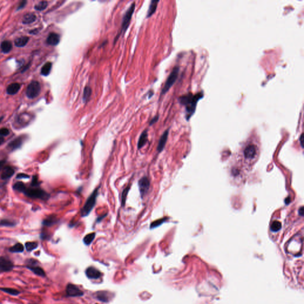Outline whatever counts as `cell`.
<instances>
[{"mask_svg": "<svg viewBox=\"0 0 304 304\" xmlns=\"http://www.w3.org/2000/svg\"><path fill=\"white\" fill-rule=\"evenodd\" d=\"M41 90V85L37 81L32 82L26 89V95L30 99L36 98L40 94Z\"/></svg>", "mask_w": 304, "mask_h": 304, "instance_id": "obj_6", "label": "cell"}, {"mask_svg": "<svg viewBox=\"0 0 304 304\" xmlns=\"http://www.w3.org/2000/svg\"><path fill=\"white\" fill-rule=\"evenodd\" d=\"M47 7H48V2L47 1H41L35 6V8L36 10L42 11V10H44Z\"/></svg>", "mask_w": 304, "mask_h": 304, "instance_id": "obj_34", "label": "cell"}, {"mask_svg": "<svg viewBox=\"0 0 304 304\" xmlns=\"http://www.w3.org/2000/svg\"><path fill=\"white\" fill-rule=\"evenodd\" d=\"M66 294L67 296L71 297H82L83 295V292L79 287L73 284H68L66 288Z\"/></svg>", "mask_w": 304, "mask_h": 304, "instance_id": "obj_9", "label": "cell"}, {"mask_svg": "<svg viewBox=\"0 0 304 304\" xmlns=\"http://www.w3.org/2000/svg\"><path fill=\"white\" fill-rule=\"evenodd\" d=\"M39 184V183L38 182V178L37 176H34L32 179V185L33 187H37V186H38Z\"/></svg>", "mask_w": 304, "mask_h": 304, "instance_id": "obj_38", "label": "cell"}, {"mask_svg": "<svg viewBox=\"0 0 304 304\" xmlns=\"http://www.w3.org/2000/svg\"><path fill=\"white\" fill-rule=\"evenodd\" d=\"M300 142H301V146L303 148L304 147V144H303V142H304V134H302L301 136V137H300Z\"/></svg>", "mask_w": 304, "mask_h": 304, "instance_id": "obj_42", "label": "cell"}, {"mask_svg": "<svg viewBox=\"0 0 304 304\" xmlns=\"http://www.w3.org/2000/svg\"><path fill=\"white\" fill-rule=\"evenodd\" d=\"M148 141V130H146L143 131V133L141 134V135L140 136V138L138 141V144H137L138 149H140L142 148H143L145 146V145L147 143Z\"/></svg>", "mask_w": 304, "mask_h": 304, "instance_id": "obj_16", "label": "cell"}, {"mask_svg": "<svg viewBox=\"0 0 304 304\" xmlns=\"http://www.w3.org/2000/svg\"><path fill=\"white\" fill-rule=\"evenodd\" d=\"M87 277L91 279H98L101 277L102 273L95 267H89L86 270Z\"/></svg>", "mask_w": 304, "mask_h": 304, "instance_id": "obj_11", "label": "cell"}, {"mask_svg": "<svg viewBox=\"0 0 304 304\" xmlns=\"http://www.w3.org/2000/svg\"><path fill=\"white\" fill-rule=\"evenodd\" d=\"M24 251V246L20 243H17L10 248L11 253H22Z\"/></svg>", "mask_w": 304, "mask_h": 304, "instance_id": "obj_29", "label": "cell"}, {"mask_svg": "<svg viewBox=\"0 0 304 304\" xmlns=\"http://www.w3.org/2000/svg\"><path fill=\"white\" fill-rule=\"evenodd\" d=\"M29 38L27 36H22L15 40V45L16 47L21 48L24 47L28 42Z\"/></svg>", "mask_w": 304, "mask_h": 304, "instance_id": "obj_23", "label": "cell"}, {"mask_svg": "<svg viewBox=\"0 0 304 304\" xmlns=\"http://www.w3.org/2000/svg\"><path fill=\"white\" fill-rule=\"evenodd\" d=\"M21 88V85L18 83H14L10 85L7 88V92L8 95H14L19 92Z\"/></svg>", "mask_w": 304, "mask_h": 304, "instance_id": "obj_19", "label": "cell"}, {"mask_svg": "<svg viewBox=\"0 0 304 304\" xmlns=\"http://www.w3.org/2000/svg\"><path fill=\"white\" fill-rule=\"evenodd\" d=\"M35 261V260H33V259L29 260V261L28 262L29 264L27 265V268L29 269H30L32 272H33L37 276H41V277L45 276V271L44 270V269L36 264L37 261L36 260H35V261Z\"/></svg>", "mask_w": 304, "mask_h": 304, "instance_id": "obj_8", "label": "cell"}, {"mask_svg": "<svg viewBox=\"0 0 304 304\" xmlns=\"http://www.w3.org/2000/svg\"><path fill=\"white\" fill-rule=\"evenodd\" d=\"M13 188L16 191H19V192H22V193H24V191L27 189L26 186H25V185L23 182H16L14 185Z\"/></svg>", "mask_w": 304, "mask_h": 304, "instance_id": "obj_31", "label": "cell"}, {"mask_svg": "<svg viewBox=\"0 0 304 304\" xmlns=\"http://www.w3.org/2000/svg\"><path fill=\"white\" fill-rule=\"evenodd\" d=\"M299 213H300V214H301V216H303V215H304V207H301V208L300 209V210H299Z\"/></svg>", "mask_w": 304, "mask_h": 304, "instance_id": "obj_43", "label": "cell"}, {"mask_svg": "<svg viewBox=\"0 0 304 304\" xmlns=\"http://www.w3.org/2000/svg\"><path fill=\"white\" fill-rule=\"evenodd\" d=\"M13 48L12 44L9 41H4L1 44V50L3 53H7L11 51Z\"/></svg>", "mask_w": 304, "mask_h": 304, "instance_id": "obj_21", "label": "cell"}, {"mask_svg": "<svg viewBox=\"0 0 304 304\" xmlns=\"http://www.w3.org/2000/svg\"><path fill=\"white\" fill-rule=\"evenodd\" d=\"M26 3H27V1H22V2L20 3V4L19 5L18 7H17V10H20V9L23 8L25 6V5H26Z\"/></svg>", "mask_w": 304, "mask_h": 304, "instance_id": "obj_41", "label": "cell"}, {"mask_svg": "<svg viewBox=\"0 0 304 304\" xmlns=\"http://www.w3.org/2000/svg\"><path fill=\"white\" fill-rule=\"evenodd\" d=\"M135 6H136L135 3L133 2L130 5V7L128 8L127 11L125 12V13L123 17V19H122L121 32L119 33V35L117 36V39H118L119 36L120 35H121V34H122V33L124 34L127 31L128 27H129L133 14L134 10H135Z\"/></svg>", "mask_w": 304, "mask_h": 304, "instance_id": "obj_4", "label": "cell"}, {"mask_svg": "<svg viewBox=\"0 0 304 304\" xmlns=\"http://www.w3.org/2000/svg\"><path fill=\"white\" fill-rule=\"evenodd\" d=\"M51 68H52V63L50 62H48L45 63L41 68V74L44 76H47L50 74Z\"/></svg>", "mask_w": 304, "mask_h": 304, "instance_id": "obj_25", "label": "cell"}, {"mask_svg": "<svg viewBox=\"0 0 304 304\" xmlns=\"http://www.w3.org/2000/svg\"><path fill=\"white\" fill-rule=\"evenodd\" d=\"M5 162V160H0V171H1V169L2 168L3 166L4 165Z\"/></svg>", "mask_w": 304, "mask_h": 304, "instance_id": "obj_44", "label": "cell"}, {"mask_svg": "<svg viewBox=\"0 0 304 304\" xmlns=\"http://www.w3.org/2000/svg\"><path fill=\"white\" fill-rule=\"evenodd\" d=\"M14 268V264L12 261L4 257H0V271L7 272L12 270Z\"/></svg>", "mask_w": 304, "mask_h": 304, "instance_id": "obj_10", "label": "cell"}, {"mask_svg": "<svg viewBox=\"0 0 304 304\" xmlns=\"http://www.w3.org/2000/svg\"><path fill=\"white\" fill-rule=\"evenodd\" d=\"M99 187H97L96 189H95L92 193L90 194V196L86 200V202L81 210L82 217L87 216L90 213L92 210L94 208L96 204L98 196L99 194Z\"/></svg>", "mask_w": 304, "mask_h": 304, "instance_id": "obj_2", "label": "cell"}, {"mask_svg": "<svg viewBox=\"0 0 304 304\" xmlns=\"http://www.w3.org/2000/svg\"><path fill=\"white\" fill-rule=\"evenodd\" d=\"M4 142V139L2 137L0 136V145L3 144Z\"/></svg>", "mask_w": 304, "mask_h": 304, "instance_id": "obj_45", "label": "cell"}, {"mask_svg": "<svg viewBox=\"0 0 304 304\" xmlns=\"http://www.w3.org/2000/svg\"><path fill=\"white\" fill-rule=\"evenodd\" d=\"M167 219H168L167 217H164V218H162V219H159V220L153 222L151 224L150 228L151 229H154V228H156L160 226L167 220Z\"/></svg>", "mask_w": 304, "mask_h": 304, "instance_id": "obj_32", "label": "cell"}, {"mask_svg": "<svg viewBox=\"0 0 304 304\" xmlns=\"http://www.w3.org/2000/svg\"><path fill=\"white\" fill-rule=\"evenodd\" d=\"M29 178V176L26 174H23V173H21V174H18L17 176H16V178L17 179H26V178Z\"/></svg>", "mask_w": 304, "mask_h": 304, "instance_id": "obj_39", "label": "cell"}, {"mask_svg": "<svg viewBox=\"0 0 304 304\" xmlns=\"http://www.w3.org/2000/svg\"><path fill=\"white\" fill-rule=\"evenodd\" d=\"M92 93V90L89 86H86L83 90V101L86 103L89 101Z\"/></svg>", "mask_w": 304, "mask_h": 304, "instance_id": "obj_24", "label": "cell"}, {"mask_svg": "<svg viewBox=\"0 0 304 304\" xmlns=\"http://www.w3.org/2000/svg\"><path fill=\"white\" fill-rule=\"evenodd\" d=\"M139 188L142 198H143L149 191L151 183L150 180L147 176H143L139 179L138 182Z\"/></svg>", "mask_w": 304, "mask_h": 304, "instance_id": "obj_7", "label": "cell"}, {"mask_svg": "<svg viewBox=\"0 0 304 304\" xmlns=\"http://www.w3.org/2000/svg\"><path fill=\"white\" fill-rule=\"evenodd\" d=\"M282 228V224L279 221H274L273 222L271 226V230L273 232H277Z\"/></svg>", "mask_w": 304, "mask_h": 304, "instance_id": "obj_35", "label": "cell"}, {"mask_svg": "<svg viewBox=\"0 0 304 304\" xmlns=\"http://www.w3.org/2000/svg\"><path fill=\"white\" fill-rule=\"evenodd\" d=\"M14 174V170L10 166H5L1 174V178L2 179H7L11 178Z\"/></svg>", "mask_w": 304, "mask_h": 304, "instance_id": "obj_17", "label": "cell"}, {"mask_svg": "<svg viewBox=\"0 0 304 304\" xmlns=\"http://www.w3.org/2000/svg\"><path fill=\"white\" fill-rule=\"evenodd\" d=\"M36 20V15L34 14V13H27L26 14L24 17H23V23L24 24H31L32 23H33L34 22H35V20Z\"/></svg>", "mask_w": 304, "mask_h": 304, "instance_id": "obj_20", "label": "cell"}, {"mask_svg": "<svg viewBox=\"0 0 304 304\" xmlns=\"http://www.w3.org/2000/svg\"><path fill=\"white\" fill-rule=\"evenodd\" d=\"M38 244L36 242H27L25 244L26 249L27 251H32L37 248Z\"/></svg>", "mask_w": 304, "mask_h": 304, "instance_id": "obj_33", "label": "cell"}, {"mask_svg": "<svg viewBox=\"0 0 304 304\" xmlns=\"http://www.w3.org/2000/svg\"><path fill=\"white\" fill-rule=\"evenodd\" d=\"M179 72V67L176 66L173 68L171 73L168 77L163 89H162L161 95H164L165 94H166L169 90V89L172 87V86L176 82V81L178 79Z\"/></svg>", "mask_w": 304, "mask_h": 304, "instance_id": "obj_3", "label": "cell"}, {"mask_svg": "<svg viewBox=\"0 0 304 304\" xmlns=\"http://www.w3.org/2000/svg\"><path fill=\"white\" fill-rule=\"evenodd\" d=\"M158 119H159V115H156V116H155L154 118H152V119H151V121H150V123H149L150 125H152L153 124H154V123H156V122L158 121Z\"/></svg>", "mask_w": 304, "mask_h": 304, "instance_id": "obj_40", "label": "cell"}, {"mask_svg": "<svg viewBox=\"0 0 304 304\" xmlns=\"http://www.w3.org/2000/svg\"><path fill=\"white\" fill-rule=\"evenodd\" d=\"M159 0H152L151 1L149 10H148V11L147 13V17H151L152 15L156 12L157 7V4L159 3Z\"/></svg>", "mask_w": 304, "mask_h": 304, "instance_id": "obj_22", "label": "cell"}, {"mask_svg": "<svg viewBox=\"0 0 304 304\" xmlns=\"http://www.w3.org/2000/svg\"><path fill=\"white\" fill-rule=\"evenodd\" d=\"M10 134V131L7 128H2L0 129V136H7Z\"/></svg>", "mask_w": 304, "mask_h": 304, "instance_id": "obj_37", "label": "cell"}, {"mask_svg": "<svg viewBox=\"0 0 304 304\" xmlns=\"http://www.w3.org/2000/svg\"><path fill=\"white\" fill-rule=\"evenodd\" d=\"M96 298L101 301L102 302H104V303H106V302H109L111 298H112V295H111V294H110L109 292H107V291H100V292H98L96 293Z\"/></svg>", "mask_w": 304, "mask_h": 304, "instance_id": "obj_18", "label": "cell"}, {"mask_svg": "<svg viewBox=\"0 0 304 304\" xmlns=\"http://www.w3.org/2000/svg\"><path fill=\"white\" fill-rule=\"evenodd\" d=\"M58 222V219L55 216H50L47 217L43 222V224L44 226H51L52 225L55 224Z\"/></svg>", "mask_w": 304, "mask_h": 304, "instance_id": "obj_26", "label": "cell"}, {"mask_svg": "<svg viewBox=\"0 0 304 304\" xmlns=\"http://www.w3.org/2000/svg\"><path fill=\"white\" fill-rule=\"evenodd\" d=\"M257 155V148L253 145H250L247 146L244 151V156L247 159L251 160Z\"/></svg>", "mask_w": 304, "mask_h": 304, "instance_id": "obj_13", "label": "cell"}, {"mask_svg": "<svg viewBox=\"0 0 304 304\" xmlns=\"http://www.w3.org/2000/svg\"><path fill=\"white\" fill-rule=\"evenodd\" d=\"M26 196L30 198L39 199L41 200H47L50 197L48 193L40 188L26 189L24 193Z\"/></svg>", "mask_w": 304, "mask_h": 304, "instance_id": "obj_5", "label": "cell"}, {"mask_svg": "<svg viewBox=\"0 0 304 304\" xmlns=\"http://www.w3.org/2000/svg\"><path fill=\"white\" fill-rule=\"evenodd\" d=\"M59 41L60 36L58 33H51L47 39V44L52 46L57 45L59 44Z\"/></svg>", "mask_w": 304, "mask_h": 304, "instance_id": "obj_15", "label": "cell"}, {"mask_svg": "<svg viewBox=\"0 0 304 304\" xmlns=\"http://www.w3.org/2000/svg\"><path fill=\"white\" fill-rule=\"evenodd\" d=\"M95 237H96V234L95 232L90 233V234L86 235L83 238L84 243L86 245H90L92 243V242L93 241V240L95 239Z\"/></svg>", "mask_w": 304, "mask_h": 304, "instance_id": "obj_27", "label": "cell"}, {"mask_svg": "<svg viewBox=\"0 0 304 304\" xmlns=\"http://www.w3.org/2000/svg\"><path fill=\"white\" fill-rule=\"evenodd\" d=\"M130 190V185H128L127 187H125L124 188V190L122 192V194H121V204H122V207H124L125 205L127 197V196H128V192H129Z\"/></svg>", "mask_w": 304, "mask_h": 304, "instance_id": "obj_28", "label": "cell"}, {"mask_svg": "<svg viewBox=\"0 0 304 304\" xmlns=\"http://www.w3.org/2000/svg\"><path fill=\"white\" fill-rule=\"evenodd\" d=\"M168 135H169V130H167L163 133V134L160 137V138L159 140L157 147V152L160 153L163 151V149L165 147L166 143L167 142V140H168Z\"/></svg>", "mask_w": 304, "mask_h": 304, "instance_id": "obj_12", "label": "cell"}, {"mask_svg": "<svg viewBox=\"0 0 304 304\" xmlns=\"http://www.w3.org/2000/svg\"><path fill=\"white\" fill-rule=\"evenodd\" d=\"M15 223L9 220H2L0 221L1 226H14Z\"/></svg>", "mask_w": 304, "mask_h": 304, "instance_id": "obj_36", "label": "cell"}, {"mask_svg": "<svg viewBox=\"0 0 304 304\" xmlns=\"http://www.w3.org/2000/svg\"><path fill=\"white\" fill-rule=\"evenodd\" d=\"M23 143V137H19L12 140L7 146V148L10 151H14L21 147Z\"/></svg>", "mask_w": 304, "mask_h": 304, "instance_id": "obj_14", "label": "cell"}, {"mask_svg": "<svg viewBox=\"0 0 304 304\" xmlns=\"http://www.w3.org/2000/svg\"><path fill=\"white\" fill-rule=\"evenodd\" d=\"M0 291L9 295L14 296H17L20 294V292L18 291L17 290L10 288H0Z\"/></svg>", "mask_w": 304, "mask_h": 304, "instance_id": "obj_30", "label": "cell"}, {"mask_svg": "<svg viewBox=\"0 0 304 304\" xmlns=\"http://www.w3.org/2000/svg\"><path fill=\"white\" fill-rule=\"evenodd\" d=\"M204 96L203 93L200 92L196 95L188 93L182 95L178 98L179 103L185 106L186 110V118L189 120L190 118L193 115L196 111L197 104L200 99H202Z\"/></svg>", "mask_w": 304, "mask_h": 304, "instance_id": "obj_1", "label": "cell"}]
</instances>
